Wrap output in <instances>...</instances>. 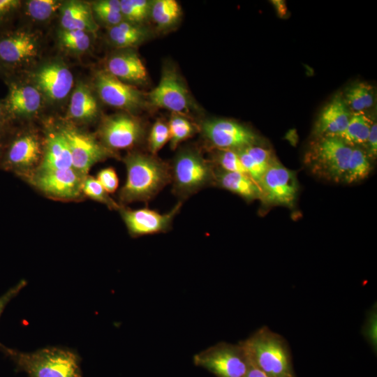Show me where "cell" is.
<instances>
[{"label": "cell", "mask_w": 377, "mask_h": 377, "mask_svg": "<svg viewBox=\"0 0 377 377\" xmlns=\"http://www.w3.org/2000/svg\"><path fill=\"white\" fill-rule=\"evenodd\" d=\"M97 180L108 193H114L118 188L119 179L114 168H103L97 175Z\"/></svg>", "instance_id": "8d00e7d4"}, {"label": "cell", "mask_w": 377, "mask_h": 377, "mask_svg": "<svg viewBox=\"0 0 377 377\" xmlns=\"http://www.w3.org/2000/svg\"><path fill=\"white\" fill-rule=\"evenodd\" d=\"M72 158L68 142L61 132L50 133L40 171L69 169Z\"/></svg>", "instance_id": "603a6c76"}, {"label": "cell", "mask_w": 377, "mask_h": 377, "mask_svg": "<svg viewBox=\"0 0 377 377\" xmlns=\"http://www.w3.org/2000/svg\"><path fill=\"white\" fill-rule=\"evenodd\" d=\"M150 103L179 114L189 112L191 103L188 90L175 70L165 66L158 85L149 94Z\"/></svg>", "instance_id": "30bf717a"}, {"label": "cell", "mask_w": 377, "mask_h": 377, "mask_svg": "<svg viewBox=\"0 0 377 377\" xmlns=\"http://www.w3.org/2000/svg\"><path fill=\"white\" fill-rule=\"evenodd\" d=\"M372 122L364 112H354L345 131L339 138L352 147L364 145L367 143Z\"/></svg>", "instance_id": "484cf974"}, {"label": "cell", "mask_w": 377, "mask_h": 377, "mask_svg": "<svg viewBox=\"0 0 377 377\" xmlns=\"http://www.w3.org/2000/svg\"><path fill=\"white\" fill-rule=\"evenodd\" d=\"M71 118L79 121H89L98 113L97 102L89 87L80 82L74 89L68 108Z\"/></svg>", "instance_id": "cb8c5ba5"}, {"label": "cell", "mask_w": 377, "mask_h": 377, "mask_svg": "<svg viewBox=\"0 0 377 377\" xmlns=\"http://www.w3.org/2000/svg\"><path fill=\"white\" fill-rule=\"evenodd\" d=\"M95 87L100 98L112 107L135 110L144 103L142 94L138 89L121 81L106 71L96 73Z\"/></svg>", "instance_id": "4fadbf2b"}, {"label": "cell", "mask_w": 377, "mask_h": 377, "mask_svg": "<svg viewBox=\"0 0 377 377\" xmlns=\"http://www.w3.org/2000/svg\"><path fill=\"white\" fill-rule=\"evenodd\" d=\"M237 194L246 201L260 199L258 185L247 175L214 167V186Z\"/></svg>", "instance_id": "44dd1931"}, {"label": "cell", "mask_w": 377, "mask_h": 377, "mask_svg": "<svg viewBox=\"0 0 377 377\" xmlns=\"http://www.w3.org/2000/svg\"><path fill=\"white\" fill-rule=\"evenodd\" d=\"M8 87L3 103L10 119L29 117L39 110L42 97L36 87L13 81Z\"/></svg>", "instance_id": "e0dca14e"}, {"label": "cell", "mask_w": 377, "mask_h": 377, "mask_svg": "<svg viewBox=\"0 0 377 377\" xmlns=\"http://www.w3.org/2000/svg\"><path fill=\"white\" fill-rule=\"evenodd\" d=\"M65 137L72 158V168L82 177L87 175L96 163L107 157L110 152L91 135L66 127L60 131Z\"/></svg>", "instance_id": "8fae6325"}, {"label": "cell", "mask_w": 377, "mask_h": 377, "mask_svg": "<svg viewBox=\"0 0 377 377\" xmlns=\"http://www.w3.org/2000/svg\"><path fill=\"white\" fill-rule=\"evenodd\" d=\"M243 377H267V376L251 362L248 371Z\"/></svg>", "instance_id": "f6af8a7d"}, {"label": "cell", "mask_w": 377, "mask_h": 377, "mask_svg": "<svg viewBox=\"0 0 377 377\" xmlns=\"http://www.w3.org/2000/svg\"><path fill=\"white\" fill-rule=\"evenodd\" d=\"M353 147L337 136H320L306 154V162L317 177L343 182Z\"/></svg>", "instance_id": "5b68a950"}, {"label": "cell", "mask_w": 377, "mask_h": 377, "mask_svg": "<svg viewBox=\"0 0 377 377\" xmlns=\"http://www.w3.org/2000/svg\"><path fill=\"white\" fill-rule=\"evenodd\" d=\"M251 364L267 377H296L286 341L267 327L240 342Z\"/></svg>", "instance_id": "3957f363"}, {"label": "cell", "mask_w": 377, "mask_h": 377, "mask_svg": "<svg viewBox=\"0 0 377 377\" xmlns=\"http://www.w3.org/2000/svg\"><path fill=\"white\" fill-rule=\"evenodd\" d=\"M209 161L214 167L221 170L247 175L237 153L235 150L214 149L212 158Z\"/></svg>", "instance_id": "1f68e13d"}, {"label": "cell", "mask_w": 377, "mask_h": 377, "mask_svg": "<svg viewBox=\"0 0 377 377\" xmlns=\"http://www.w3.org/2000/svg\"><path fill=\"white\" fill-rule=\"evenodd\" d=\"M82 191L93 200L104 203L110 209H119L120 207L115 202L105 191L97 179L88 177L83 179Z\"/></svg>", "instance_id": "d590c367"}, {"label": "cell", "mask_w": 377, "mask_h": 377, "mask_svg": "<svg viewBox=\"0 0 377 377\" xmlns=\"http://www.w3.org/2000/svg\"><path fill=\"white\" fill-rule=\"evenodd\" d=\"M151 3L147 0H121V13L124 20L136 24L144 21L150 14Z\"/></svg>", "instance_id": "4dcf8cb0"}, {"label": "cell", "mask_w": 377, "mask_h": 377, "mask_svg": "<svg viewBox=\"0 0 377 377\" xmlns=\"http://www.w3.org/2000/svg\"><path fill=\"white\" fill-rule=\"evenodd\" d=\"M59 39L65 48L77 52L86 51L91 44L88 33L80 30L62 29L59 33Z\"/></svg>", "instance_id": "d6a6232c"}, {"label": "cell", "mask_w": 377, "mask_h": 377, "mask_svg": "<svg viewBox=\"0 0 377 377\" xmlns=\"http://www.w3.org/2000/svg\"><path fill=\"white\" fill-rule=\"evenodd\" d=\"M203 139L214 149L238 150L257 145L258 138L249 127L226 119H207L200 126Z\"/></svg>", "instance_id": "52a82bcc"}, {"label": "cell", "mask_w": 377, "mask_h": 377, "mask_svg": "<svg viewBox=\"0 0 377 377\" xmlns=\"http://www.w3.org/2000/svg\"><path fill=\"white\" fill-rule=\"evenodd\" d=\"M351 115L344 99L337 96L321 112L315 125L314 133L317 137H339L345 131Z\"/></svg>", "instance_id": "d6986e66"}, {"label": "cell", "mask_w": 377, "mask_h": 377, "mask_svg": "<svg viewBox=\"0 0 377 377\" xmlns=\"http://www.w3.org/2000/svg\"><path fill=\"white\" fill-rule=\"evenodd\" d=\"M40 156L38 140L29 134L17 136L7 147L2 165L6 168L21 170L35 164Z\"/></svg>", "instance_id": "ac0fdd59"}, {"label": "cell", "mask_w": 377, "mask_h": 377, "mask_svg": "<svg viewBox=\"0 0 377 377\" xmlns=\"http://www.w3.org/2000/svg\"><path fill=\"white\" fill-rule=\"evenodd\" d=\"M110 41L114 46L127 48L135 46L147 37V32L144 28L126 21L110 27L108 31Z\"/></svg>", "instance_id": "d4e9b609"}, {"label": "cell", "mask_w": 377, "mask_h": 377, "mask_svg": "<svg viewBox=\"0 0 377 377\" xmlns=\"http://www.w3.org/2000/svg\"><path fill=\"white\" fill-rule=\"evenodd\" d=\"M0 351L13 362L16 372L28 377H83L80 356L68 347L47 346L25 353L0 342Z\"/></svg>", "instance_id": "7a4b0ae2"}, {"label": "cell", "mask_w": 377, "mask_h": 377, "mask_svg": "<svg viewBox=\"0 0 377 377\" xmlns=\"http://www.w3.org/2000/svg\"><path fill=\"white\" fill-rule=\"evenodd\" d=\"M38 44L34 35L24 30H13L0 35V62L3 67H18L35 57Z\"/></svg>", "instance_id": "5bb4252c"}, {"label": "cell", "mask_w": 377, "mask_h": 377, "mask_svg": "<svg viewBox=\"0 0 377 377\" xmlns=\"http://www.w3.org/2000/svg\"><path fill=\"white\" fill-rule=\"evenodd\" d=\"M18 0H0V24L3 23L20 6Z\"/></svg>", "instance_id": "ab89813d"}, {"label": "cell", "mask_w": 377, "mask_h": 377, "mask_svg": "<svg viewBox=\"0 0 377 377\" xmlns=\"http://www.w3.org/2000/svg\"><path fill=\"white\" fill-rule=\"evenodd\" d=\"M344 101L348 108L355 112H364L374 105V89L367 83H357L347 90Z\"/></svg>", "instance_id": "f1b7e54d"}, {"label": "cell", "mask_w": 377, "mask_h": 377, "mask_svg": "<svg viewBox=\"0 0 377 377\" xmlns=\"http://www.w3.org/2000/svg\"><path fill=\"white\" fill-rule=\"evenodd\" d=\"M273 2H274V4L276 6L279 14H281V15L286 14V6H285V3H283V1H274Z\"/></svg>", "instance_id": "bcb514c9"}, {"label": "cell", "mask_w": 377, "mask_h": 377, "mask_svg": "<svg viewBox=\"0 0 377 377\" xmlns=\"http://www.w3.org/2000/svg\"><path fill=\"white\" fill-rule=\"evenodd\" d=\"M124 163L126 180L119 192L124 203H147L170 184L169 163L156 155L134 151L125 157Z\"/></svg>", "instance_id": "6da1fadb"}, {"label": "cell", "mask_w": 377, "mask_h": 377, "mask_svg": "<svg viewBox=\"0 0 377 377\" xmlns=\"http://www.w3.org/2000/svg\"><path fill=\"white\" fill-rule=\"evenodd\" d=\"M368 147L367 155L371 158H375L377 156V124L373 121L367 138V143Z\"/></svg>", "instance_id": "60d3db41"}, {"label": "cell", "mask_w": 377, "mask_h": 377, "mask_svg": "<svg viewBox=\"0 0 377 377\" xmlns=\"http://www.w3.org/2000/svg\"><path fill=\"white\" fill-rule=\"evenodd\" d=\"M258 186L260 199L267 205L291 207L297 198L298 183L295 172L274 160L267 168Z\"/></svg>", "instance_id": "ba28073f"}, {"label": "cell", "mask_w": 377, "mask_h": 377, "mask_svg": "<svg viewBox=\"0 0 377 377\" xmlns=\"http://www.w3.org/2000/svg\"><path fill=\"white\" fill-rule=\"evenodd\" d=\"M150 15L160 29H167L177 22L181 7L175 0H156L151 3Z\"/></svg>", "instance_id": "4316f807"}, {"label": "cell", "mask_w": 377, "mask_h": 377, "mask_svg": "<svg viewBox=\"0 0 377 377\" xmlns=\"http://www.w3.org/2000/svg\"><path fill=\"white\" fill-rule=\"evenodd\" d=\"M83 179L74 169L40 171L34 177L36 186L47 194L61 198H73L82 191Z\"/></svg>", "instance_id": "2e32d148"}, {"label": "cell", "mask_w": 377, "mask_h": 377, "mask_svg": "<svg viewBox=\"0 0 377 377\" xmlns=\"http://www.w3.org/2000/svg\"><path fill=\"white\" fill-rule=\"evenodd\" d=\"M369 316L367 323L365 334L373 346H376V311Z\"/></svg>", "instance_id": "7bdbcfd3"}, {"label": "cell", "mask_w": 377, "mask_h": 377, "mask_svg": "<svg viewBox=\"0 0 377 377\" xmlns=\"http://www.w3.org/2000/svg\"><path fill=\"white\" fill-rule=\"evenodd\" d=\"M170 141L168 123L157 120L151 127L147 138L149 152L156 155Z\"/></svg>", "instance_id": "e575fe53"}, {"label": "cell", "mask_w": 377, "mask_h": 377, "mask_svg": "<svg viewBox=\"0 0 377 377\" xmlns=\"http://www.w3.org/2000/svg\"><path fill=\"white\" fill-rule=\"evenodd\" d=\"M61 25L64 30L96 31L97 24L91 7L86 2L70 1L61 6Z\"/></svg>", "instance_id": "7402d4cb"}, {"label": "cell", "mask_w": 377, "mask_h": 377, "mask_svg": "<svg viewBox=\"0 0 377 377\" xmlns=\"http://www.w3.org/2000/svg\"><path fill=\"white\" fill-rule=\"evenodd\" d=\"M61 3L55 0H31L26 3L27 14L36 20L49 19L59 8Z\"/></svg>", "instance_id": "836d02e7"}, {"label": "cell", "mask_w": 377, "mask_h": 377, "mask_svg": "<svg viewBox=\"0 0 377 377\" xmlns=\"http://www.w3.org/2000/svg\"><path fill=\"white\" fill-rule=\"evenodd\" d=\"M1 157H2V146L0 142V161H1Z\"/></svg>", "instance_id": "7dc6e473"}, {"label": "cell", "mask_w": 377, "mask_h": 377, "mask_svg": "<svg viewBox=\"0 0 377 377\" xmlns=\"http://www.w3.org/2000/svg\"><path fill=\"white\" fill-rule=\"evenodd\" d=\"M193 363L216 377H243L251 365L240 342L238 344L219 342L196 353Z\"/></svg>", "instance_id": "8992f818"}, {"label": "cell", "mask_w": 377, "mask_h": 377, "mask_svg": "<svg viewBox=\"0 0 377 377\" xmlns=\"http://www.w3.org/2000/svg\"><path fill=\"white\" fill-rule=\"evenodd\" d=\"M170 132V146L175 150L177 146L191 138L196 132V127L184 115L172 113L168 122Z\"/></svg>", "instance_id": "f546056e"}, {"label": "cell", "mask_w": 377, "mask_h": 377, "mask_svg": "<svg viewBox=\"0 0 377 377\" xmlns=\"http://www.w3.org/2000/svg\"><path fill=\"white\" fill-rule=\"evenodd\" d=\"M183 204L184 202L178 200L169 212L163 214L146 207L136 209L120 207L119 209L131 236L138 237L170 231Z\"/></svg>", "instance_id": "9c48e42d"}, {"label": "cell", "mask_w": 377, "mask_h": 377, "mask_svg": "<svg viewBox=\"0 0 377 377\" xmlns=\"http://www.w3.org/2000/svg\"><path fill=\"white\" fill-rule=\"evenodd\" d=\"M10 119L3 101H0V133L4 129L7 121Z\"/></svg>", "instance_id": "ee69618b"}, {"label": "cell", "mask_w": 377, "mask_h": 377, "mask_svg": "<svg viewBox=\"0 0 377 377\" xmlns=\"http://www.w3.org/2000/svg\"><path fill=\"white\" fill-rule=\"evenodd\" d=\"M92 10L121 12L120 1L101 0L96 1L93 5Z\"/></svg>", "instance_id": "b9f144b4"}, {"label": "cell", "mask_w": 377, "mask_h": 377, "mask_svg": "<svg viewBox=\"0 0 377 377\" xmlns=\"http://www.w3.org/2000/svg\"><path fill=\"white\" fill-rule=\"evenodd\" d=\"M105 70L122 82L136 84L147 80L146 67L139 56L126 51L112 56L107 61Z\"/></svg>", "instance_id": "ffe728a7"}, {"label": "cell", "mask_w": 377, "mask_h": 377, "mask_svg": "<svg viewBox=\"0 0 377 377\" xmlns=\"http://www.w3.org/2000/svg\"><path fill=\"white\" fill-rule=\"evenodd\" d=\"M96 17L110 27L117 25L124 21L121 12L107 10H93Z\"/></svg>", "instance_id": "f35d334b"}, {"label": "cell", "mask_w": 377, "mask_h": 377, "mask_svg": "<svg viewBox=\"0 0 377 377\" xmlns=\"http://www.w3.org/2000/svg\"><path fill=\"white\" fill-rule=\"evenodd\" d=\"M27 284V281L21 280L0 296V317L8 304L20 293Z\"/></svg>", "instance_id": "74e56055"}, {"label": "cell", "mask_w": 377, "mask_h": 377, "mask_svg": "<svg viewBox=\"0 0 377 377\" xmlns=\"http://www.w3.org/2000/svg\"><path fill=\"white\" fill-rule=\"evenodd\" d=\"M371 170L367 154L358 147H353L343 182L353 184L364 179Z\"/></svg>", "instance_id": "83f0119b"}, {"label": "cell", "mask_w": 377, "mask_h": 377, "mask_svg": "<svg viewBox=\"0 0 377 377\" xmlns=\"http://www.w3.org/2000/svg\"><path fill=\"white\" fill-rule=\"evenodd\" d=\"M1 67H3V66H2V65H1V62H0V68H1Z\"/></svg>", "instance_id": "c3c4849f"}, {"label": "cell", "mask_w": 377, "mask_h": 377, "mask_svg": "<svg viewBox=\"0 0 377 377\" xmlns=\"http://www.w3.org/2000/svg\"><path fill=\"white\" fill-rule=\"evenodd\" d=\"M36 88L52 101L65 98L73 85L71 71L64 64L52 62L40 67L34 74Z\"/></svg>", "instance_id": "9a60e30c"}, {"label": "cell", "mask_w": 377, "mask_h": 377, "mask_svg": "<svg viewBox=\"0 0 377 377\" xmlns=\"http://www.w3.org/2000/svg\"><path fill=\"white\" fill-rule=\"evenodd\" d=\"M141 121L132 116L120 114L104 120L101 135L104 143L113 149H126L138 144L144 137Z\"/></svg>", "instance_id": "7c38bea8"}, {"label": "cell", "mask_w": 377, "mask_h": 377, "mask_svg": "<svg viewBox=\"0 0 377 377\" xmlns=\"http://www.w3.org/2000/svg\"><path fill=\"white\" fill-rule=\"evenodd\" d=\"M169 165L172 191L179 201L214 186V165L196 148L180 149Z\"/></svg>", "instance_id": "277c9868"}]
</instances>
